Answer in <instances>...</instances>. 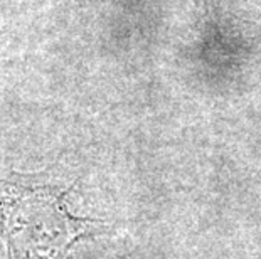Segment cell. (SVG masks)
<instances>
[{"instance_id":"6da1fadb","label":"cell","mask_w":261,"mask_h":259,"mask_svg":"<svg viewBox=\"0 0 261 259\" xmlns=\"http://www.w3.org/2000/svg\"><path fill=\"white\" fill-rule=\"evenodd\" d=\"M69 190L49 182L0 179V238L9 259H68L76 242L101 234L103 222L69 211Z\"/></svg>"}]
</instances>
